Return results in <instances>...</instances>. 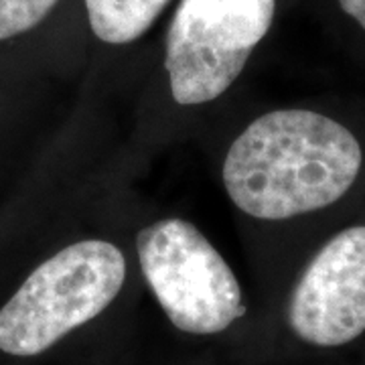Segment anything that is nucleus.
Here are the masks:
<instances>
[{"instance_id":"nucleus-1","label":"nucleus","mask_w":365,"mask_h":365,"mask_svg":"<svg viewBox=\"0 0 365 365\" xmlns=\"http://www.w3.org/2000/svg\"><path fill=\"white\" fill-rule=\"evenodd\" d=\"M364 163L357 138L311 110H276L254 120L227 150L223 185L256 220H290L329 207L349 191Z\"/></svg>"},{"instance_id":"nucleus-2","label":"nucleus","mask_w":365,"mask_h":365,"mask_svg":"<svg viewBox=\"0 0 365 365\" xmlns=\"http://www.w3.org/2000/svg\"><path fill=\"white\" fill-rule=\"evenodd\" d=\"M126 278L124 254L83 240L37 264L0 304V353L35 357L110 307Z\"/></svg>"},{"instance_id":"nucleus-3","label":"nucleus","mask_w":365,"mask_h":365,"mask_svg":"<svg viewBox=\"0 0 365 365\" xmlns=\"http://www.w3.org/2000/svg\"><path fill=\"white\" fill-rule=\"evenodd\" d=\"M136 250L160 309L182 333L215 335L246 314L235 274L193 223H153L138 234Z\"/></svg>"},{"instance_id":"nucleus-4","label":"nucleus","mask_w":365,"mask_h":365,"mask_svg":"<svg viewBox=\"0 0 365 365\" xmlns=\"http://www.w3.org/2000/svg\"><path fill=\"white\" fill-rule=\"evenodd\" d=\"M276 0H181L167 35L173 100L213 102L232 88L272 25Z\"/></svg>"},{"instance_id":"nucleus-5","label":"nucleus","mask_w":365,"mask_h":365,"mask_svg":"<svg viewBox=\"0 0 365 365\" xmlns=\"http://www.w3.org/2000/svg\"><path fill=\"white\" fill-rule=\"evenodd\" d=\"M297 337L339 347L365 331V225L337 234L300 276L288 304Z\"/></svg>"},{"instance_id":"nucleus-6","label":"nucleus","mask_w":365,"mask_h":365,"mask_svg":"<svg viewBox=\"0 0 365 365\" xmlns=\"http://www.w3.org/2000/svg\"><path fill=\"white\" fill-rule=\"evenodd\" d=\"M167 4L169 0H86L91 31L110 45L143 37Z\"/></svg>"},{"instance_id":"nucleus-7","label":"nucleus","mask_w":365,"mask_h":365,"mask_svg":"<svg viewBox=\"0 0 365 365\" xmlns=\"http://www.w3.org/2000/svg\"><path fill=\"white\" fill-rule=\"evenodd\" d=\"M59 0H0V43L41 25Z\"/></svg>"},{"instance_id":"nucleus-8","label":"nucleus","mask_w":365,"mask_h":365,"mask_svg":"<svg viewBox=\"0 0 365 365\" xmlns=\"http://www.w3.org/2000/svg\"><path fill=\"white\" fill-rule=\"evenodd\" d=\"M341 9L365 29V0H339Z\"/></svg>"}]
</instances>
